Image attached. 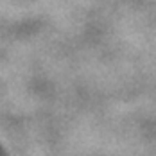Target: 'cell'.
Wrapping results in <instances>:
<instances>
[{"instance_id": "1", "label": "cell", "mask_w": 156, "mask_h": 156, "mask_svg": "<svg viewBox=\"0 0 156 156\" xmlns=\"http://www.w3.org/2000/svg\"><path fill=\"white\" fill-rule=\"evenodd\" d=\"M0 156H5V154H4V153H2V149H0Z\"/></svg>"}]
</instances>
